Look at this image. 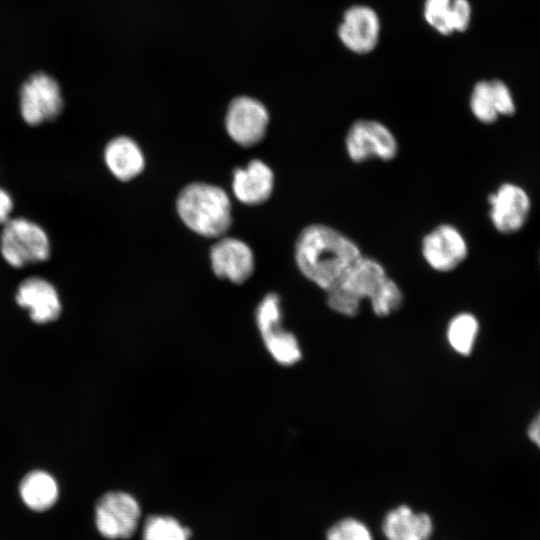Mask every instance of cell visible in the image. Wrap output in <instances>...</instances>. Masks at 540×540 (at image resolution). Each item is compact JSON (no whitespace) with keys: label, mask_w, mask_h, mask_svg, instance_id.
<instances>
[{"label":"cell","mask_w":540,"mask_h":540,"mask_svg":"<svg viewBox=\"0 0 540 540\" xmlns=\"http://www.w3.org/2000/svg\"><path fill=\"white\" fill-rule=\"evenodd\" d=\"M294 256L300 273L326 293L338 284L362 253L359 246L342 232L315 223L299 234Z\"/></svg>","instance_id":"1"},{"label":"cell","mask_w":540,"mask_h":540,"mask_svg":"<svg viewBox=\"0 0 540 540\" xmlns=\"http://www.w3.org/2000/svg\"><path fill=\"white\" fill-rule=\"evenodd\" d=\"M177 211L186 226L205 237L222 236L232 222L228 195L207 183L187 185L178 195Z\"/></svg>","instance_id":"2"},{"label":"cell","mask_w":540,"mask_h":540,"mask_svg":"<svg viewBox=\"0 0 540 540\" xmlns=\"http://www.w3.org/2000/svg\"><path fill=\"white\" fill-rule=\"evenodd\" d=\"M387 277L379 261L362 255L338 284L326 292L327 305L339 315L354 317L361 303L370 300Z\"/></svg>","instance_id":"3"},{"label":"cell","mask_w":540,"mask_h":540,"mask_svg":"<svg viewBox=\"0 0 540 540\" xmlns=\"http://www.w3.org/2000/svg\"><path fill=\"white\" fill-rule=\"evenodd\" d=\"M52 252L47 231L26 217H11L0 231V254L16 269L46 262Z\"/></svg>","instance_id":"4"},{"label":"cell","mask_w":540,"mask_h":540,"mask_svg":"<svg viewBox=\"0 0 540 540\" xmlns=\"http://www.w3.org/2000/svg\"><path fill=\"white\" fill-rule=\"evenodd\" d=\"M281 299L276 293L266 294L255 312V322L266 351L280 366L292 367L302 358L297 336L282 325Z\"/></svg>","instance_id":"5"},{"label":"cell","mask_w":540,"mask_h":540,"mask_svg":"<svg viewBox=\"0 0 540 540\" xmlns=\"http://www.w3.org/2000/svg\"><path fill=\"white\" fill-rule=\"evenodd\" d=\"M64 110V99L57 80L44 72L29 76L19 91V111L30 127L56 121Z\"/></svg>","instance_id":"6"},{"label":"cell","mask_w":540,"mask_h":540,"mask_svg":"<svg viewBox=\"0 0 540 540\" xmlns=\"http://www.w3.org/2000/svg\"><path fill=\"white\" fill-rule=\"evenodd\" d=\"M141 508L128 492L109 491L95 505V525L104 538L129 539L137 530Z\"/></svg>","instance_id":"7"},{"label":"cell","mask_w":540,"mask_h":540,"mask_svg":"<svg viewBox=\"0 0 540 540\" xmlns=\"http://www.w3.org/2000/svg\"><path fill=\"white\" fill-rule=\"evenodd\" d=\"M345 149L356 163L370 159L393 160L398 153V142L392 131L376 120L355 121L345 137Z\"/></svg>","instance_id":"8"},{"label":"cell","mask_w":540,"mask_h":540,"mask_svg":"<svg viewBox=\"0 0 540 540\" xmlns=\"http://www.w3.org/2000/svg\"><path fill=\"white\" fill-rule=\"evenodd\" d=\"M421 253L433 270L446 273L456 269L466 259L468 245L455 226L440 224L424 236Z\"/></svg>","instance_id":"9"},{"label":"cell","mask_w":540,"mask_h":540,"mask_svg":"<svg viewBox=\"0 0 540 540\" xmlns=\"http://www.w3.org/2000/svg\"><path fill=\"white\" fill-rule=\"evenodd\" d=\"M269 114L266 107L256 99L240 96L230 103L225 125L229 136L239 145L249 147L259 143L265 136Z\"/></svg>","instance_id":"10"},{"label":"cell","mask_w":540,"mask_h":540,"mask_svg":"<svg viewBox=\"0 0 540 540\" xmlns=\"http://www.w3.org/2000/svg\"><path fill=\"white\" fill-rule=\"evenodd\" d=\"M488 201L491 222L499 232L514 233L523 227L529 214L530 199L521 187L505 183L489 195Z\"/></svg>","instance_id":"11"},{"label":"cell","mask_w":540,"mask_h":540,"mask_svg":"<svg viewBox=\"0 0 540 540\" xmlns=\"http://www.w3.org/2000/svg\"><path fill=\"white\" fill-rule=\"evenodd\" d=\"M214 274L235 284H242L254 271V257L250 247L236 238H222L210 251Z\"/></svg>","instance_id":"12"},{"label":"cell","mask_w":540,"mask_h":540,"mask_svg":"<svg viewBox=\"0 0 540 540\" xmlns=\"http://www.w3.org/2000/svg\"><path fill=\"white\" fill-rule=\"evenodd\" d=\"M15 300L28 309L30 318L39 324L56 320L62 310L55 286L45 278L31 276L18 285Z\"/></svg>","instance_id":"13"},{"label":"cell","mask_w":540,"mask_h":540,"mask_svg":"<svg viewBox=\"0 0 540 540\" xmlns=\"http://www.w3.org/2000/svg\"><path fill=\"white\" fill-rule=\"evenodd\" d=\"M379 29V19L374 10L366 6H353L345 12L338 35L351 51L367 53L376 46Z\"/></svg>","instance_id":"14"},{"label":"cell","mask_w":540,"mask_h":540,"mask_svg":"<svg viewBox=\"0 0 540 540\" xmlns=\"http://www.w3.org/2000/svg\"><path fill=\"white\" fill-rule=\"evenodd\" d=\"M473 115L485 124L493 123L500 115L515 112V103L508 86L500 80L479 81L470 97Z\"/></svg>","instance_id":"15"},{"label":"cell","mask_w":540,"mask_h":540,"mask_svg":"<svg viewBox=\"0 0 540 540\" xmlns=\"http://www.w3.org/2000/svg\"><path fill=\"white\" fill-rule=\"evenodd\" d=\"M232 186L239 201L248 205L261 204L272 194L274 175L268 165L254 159L245 168L234 171Z\"/></svg>","instance_id":"16"},{"label":"cell","mask_w":540,"mask_h":540,"mask_svg":"<svg viewBox=\"0 0 540 540\" xmlns=\"http://www.w3.org/2000/svg\"><path fill=\"white\" fill-rule=\"evenodd\" d=\"M104 161L109 171L121 181H129L144 168L141 149L131 138L118 136L111 139L104 149Z\"/></svg>","instance_id":"17"},{"label":"cell","mask_w":540,"mask_h":540,"mask_svg":"<svg viewBox=\"0 0 540 540\" xmlns=\"http://www.w3.org/2000/svg\"><path fill=\"white\" fill-rule=\"evenodd\" d=\"M433 531L431 518L402 505L390 511L383 522L388 540H429Z\"/></svg>","instance_id":"18"},{"label":"cell","mask_w":540,"mask_h":540,"mask_svg":"<svg viewBox=\"0 0 540 540\" xmlns=\"http://www.w3.org/2000/svg\"><path fill=\"white\" fill-rule=\"evenodd\" d=\"M426 21L441 34L465 31L470 23L471 7L467 0H427Z\"/></svg>","instance_id":"19"},{"label":"cell","mask_w":540,"mask_h":540,"mask_svg":"<svg viewBox=\"0 0 540 540\" xmlns=\"http://www.w3.org/2000/svg\"><path fill=\"white\" fill-rule=\"evenodd\" d=\"M19 493L22 501L30 510L44 512L56 503L59 488L51 474L35 470L29 472L22 479Z\"/></svg>","instance_id":"20"},{"label":"cell","mask_w":540,"mask_h":540,"mask_svg":"<svg viewBox=\"0 0 540 540\" xmlns=\"http://www.w3.org/2000/svg\"><path fill=\"white\" fill-rule=\"evenodd\" d=\"M479 332L477 318L468 312L452 317L446 328V339L450 348L461 356L472 353Z\"/></svg>","instance_id":"21"},{"label":"cell","mask_w":540,"mask_h":540,"mask_svg":"<svg viewBox=\"0 0 540 540\" xmlns=\"http://www.w3.org/2000/svg\"><path fill=\"white\" fill-rule=\"evenodd\" d=\"M192 532L176 518L150 515L143 526V540H189Z\"/></svg>","instance_id":"22"},{"label":"cell","mask_w":540,"mask_h":540,"mask_svg":"<svg viewBox=\"0 0 540 540\" xmlns=\"http://www.w3.org/2000/svg\"><path fill=\"white\" fill-rule=\"evenodd\" d=\"M403 299L399 285L392 278L387 277L369 302L376 316L387 317L400 309Z\"/></svg>","instance_id":"23"},{"label":"cell","mask_w":540,"mask_h":540,"mask_svg":"<svg viewBox=\"0 0 540 540\" xmlns=\"http://www.w3.org/2000/svg\"><path fill=\"white\" fill-rule=\"evenodd\" d=\"M327 540H373V537L361 521L346 518L338 521L328 530Z\"/></svg>","instance_id":"24"},{"label":"cell","mask_w":540,"mask_h":540,"mask_svg":"<svg viewBox=\"0 0 540 540\" xmlns=\"http://www.w3.org/2000/svg\"><path fill=\"white\" fill-rule=\"evenodd\" d=\"M14 209V201L11 194L0 187V225H3L11 218Z\"/></svg>","instance_id":"25"},{"label":"cell","mask_w":540,"mask_h":540,"mask_svg":"<svg viewBox=\"0 0 540 540\" xmlns=\"http://www.w3.org/2000/svg\"><path fill=\"white\" fill-rule=\"evenodd\" d=\"M527 434L530 440L540 448V412L531 421Z\"/></svg>","instance_id":"26"}]
</instances>
